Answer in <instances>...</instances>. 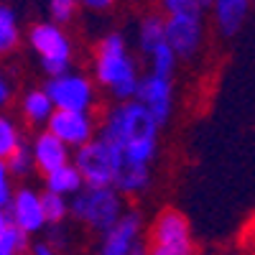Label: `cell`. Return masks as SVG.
Here are the masks:
<instances>
[{"mask_svg": "<svg viewBox=\"0 0 255 255\" xmlns=\"http://www.w3.org/2000/svg\"><path fill=\"white\" fill-rule=\"evenodd\" d=\"M158 135L161 128L135 100L113 105L100 125V138L120 153L123 163L151 166L158 156Z\"/></svg>", "mask_w": 255, "mask_h": 255, "instance_id": "cell-1", "label": "cell"}, {"mask_svg": "<svg viewBox=\"0 0 255 255\" xmlns=\"http://www.w3.org/2000/svg\"><path fill=\"white\" fill-rule=\"evenodd\" d=\"M92 69H95L92 82H97L102 90H108L118 102L133 100L140 72L133 54L128 51V41L120 31H113L100 38V44L95 49Z\"/></svg>", "mask_w": 255, "mask_h": 255, "instance_id": "cell-2", "label": "cell"}, {"mask_svg": "<svg viewBox=\"0 0 255 255\" xmlns=\"http://www.w3.org/2000/svg\"><path fill=\"white\" fill-rule=\"evenodd\" d=\"M123 212L125 197H120L113 186H82L74 197H69V215L97 235L110 230Z\"/></svg>", "mask_w": 255, "mask_h": 255, "instance_id": "cell-3", "label": "cell"}, {"mask_svg": "<svg viewBox=\"0 0 255 255\" xmlns=\"http://www.w3.org/2000/svg\"><path fill=\"white\" fill-rule=\"evenodd\" d=\"M28 46L38 56L46 77H59L72 69V38L64 26H56L54 20H41L28 28Z\"/></svg>", "mask_w": 255, "mask_h": 255, "instance_id": "cell-4", "label": "cell"}, {"mask_svg": "<svg viewBox=\"0 0 255 255\" xmlns=\"http://www.w3.org/2000/svg\"><path fill=\"white\" fill-rule=\"evenodd\" d=\"M143 255H194V238L186 215L179 209H163L156 215Z\"/></svg>", "mask_w": 255, "mask_h": 255, "instance_id": "cell-5", "label": "cell"}, {"mask_svg": "<svg viewBox=\"0 0 255 255\" xmlns=\"http://www.w3.org/2000/svg\"><path fill=\"white\" fill-rule=\"evenodd\" d=\"M74 168L82 176L84 186H113L123 166L120 153L102 138H92L74 151Z\"/></svg>", "mask_w": 255, "mask_h": 255, "instance_id": "cell-6", "label": "cell"}, {"mask_svg": "<svg viewBox=\"0 0 255 255\" xmlns=\"http://www.w3.org/2000/svg\"><path fill=\"white\" fill-rule=\"evenodd\" d=\"M54 110H72V113H90L97 100V84L92 77L82 72H64L59 77H49L44 87Z\"/></svg>", "mask_w": 255, "mask_h": 255, "instance_id": "cell-7", "label": "cell"}, {"mask_svg": "<svg viewBox=\"0 0 255 255\" xmlns=\"http://www.w3.org/2000/svg\"><path fill=\"white\" fill-rule=\"evenodd\" d=\"M133 100L156 120L158 128H163L174 115V82H171V77H161L153 72L140 74Z\"/></svg>", "mask_w": 255, "mask_h": 255, "instance_id": "cell-8", "label": "cell"}, {"mask_svg": "<svg viewBox=\"0 0 255 255\" xmlns=\"http://www.w3.org/2000/svg\"><path fill=\"white\" fill-rule=\"evenodd\" d=\"M163 31H166V44L179 59L197 56L204 44V20L202 13L191 15H166L163 18Z\"/></svg>", "mask_w": 255, "mask_h": 255, "instance_id": "cell-9", "label": "cell"}, {"mask_svg": "<svg viewBox=\"0 0 255 255\" xmlns=\"http://www.w3.org/2000/svg\"><path fill=\"white\" fill-rule=\"evenodd\" d=\"M143 245V217L133 209H125L120 220L100 235L97 255H130Z\"/></svg>", "mask_w": 255, "mask_h": 255, "instance_id": "cell-10", "label": "cell"}, {"mask_svg": "<svg viewBox=\"0 0 255 255\" xmlns=\"http://www.w3.org/2000/svg\"><path fill=\"white\" fill-rule=\"evenodd\" d=\"M44 128L51 135H56L69 151L72 148L77 151L84 143H90L97 133V123L90 113H72V110H54Z\"/></svg>", "mask_w": 255, "mask_h": 255, "instance_id": "cell-11", "label": "cell"}, {"mask_svg": "<svg viewBox=\"0 0 255 255\" xmlns=\"http://www.w3.org/2000/svg\"><path fill=\"white\" fill-rule=\"evenodd\" d=\"M8 212V220L13 227H18L20 232L26 235H38V232L46 230V220H44V212H41V199H38V191L31 186H20L13 189V197L5 207Z\"/></svg>", "mask_w": 255, "mask_h": 255, "instance_id": "cell-12", "label": "cell"}, {"mask_svg": "<svg viewBox=\"0 0 255 255\" xmlns=\"http://www.w3.org/2000/svg\"><path fill=\"white\" fill-rule=\"evenodd\" d=\"M28 151H31V158H33V168H38L44 176L51 174L54 168H59V166L72 163V151L56 135H51L46 128L33 135Z\"/></svg>", "mask_w": 255, "mask_h": 255, "instance_id": "cell-13", "label": "cell"}, {"mask_svg": "<svg viewBox=\"0 0 255 255\" xmlns=\"http://www.w3.org/2000/svg\"><path fill=\"white\" fill-rule=\"evenodd\" d=\"M250 5H253V0H212L209 10H212L220 36L225 38L238 36L250 15Z\"/></svg>", "mask_w": 255, "mask_h": 255, "instance_id": "cell-14", "label": "cell"}, {"mask_svg": "<svg viewBox=\"0 0 255 255\" xmlns=\"http://www.w3.org/2000/svg\"><path fill=\"white\" fill-rule=\"evenodd\" d=\"M148 186H151V166L140 163H123L113 184L120 197H138Z\"/></svg>", "mask_w": 255, "mask_h": 255, "instance_id": "cell-15", "label": "cell"}, {"mask_svg": "<svg viewBox=\"0 0 255 255\" xmlns=\"http://www.w3.org/2000/svg\"><path fill=\"white\" fill-rule=\"evenodd\" d=\"M51 113H54V105H51L49 95L41 90V87L28 90L23 97H20V115L26 118V123L41 128V125H46V123H49Z\"/></svg>", "mask_w": 255, "mask_h": 255, "instance_id": "cell-16", "label": "cell"}, {"mask_svg": "<svg viewBox=\"0 0 255 255\" xmlns=\"http://www.w3.org/2000/svg\"><path fill=\"white\" fill-rule=\"evenodd\" d=\"M46 179V189L44 191H51V194H59V197H74L77 191L84 186L82 184V176H79V171L74 168V163H67V166H59V168H54L51 174H46L44 176Z\"/></svg>", "mask_w": 255, "mask_h": 255, "instance_id": "cell-17", "label": "cell"}, {"mask_svg": "<svg viewBox=\"0 0 255 255\" xmlns=\"http://www.w3.org/2000/svg\"><path fill=\"white\" fill-rule=\"evenodd\" d=\"M161 44H166V31H163V18L158 13H148L138 23V49L140 54H151Z\"/></svg>", "mask_w": 255, "mask_h": 255, "instance_id": "cell-18", "label": "cell"}, {"mask_svg": "<svg viewBox=\"0 0 255 255\" xmlns=\"http://www.w3.org/2000/svg\"><path fill=\"white\" fill-rule=\"evenodd\" d=\"M20 44V23L13 5L0 3V56H8Z\"/></svg>", "mask_w": 255, "mask_h": 255, "instance_id": "cell-19", "label": "cell"}, {"mask_svg": "<svg viewBox=\"0 0 255 255\" xmlns=\"http://www.w3.org/2000/svg\"><path fill=\"white\" fill-rule=\"evenodd\" d=\"M38 199H41V212H44L46 227L64 225V220L69 217V199L59 197V194H51V191H41Z\"/></svg>", "mask_w": 255, "mask_h": 255, "instance_id": "cell-20", "label": "cell"}, {"mask_svg": "<svg viewBox=\"0 0 255 255\" xmlns=\"http://www.w3.org/2000/svg\"><path fill=\"white\" fill-rule=\"evenodd\" d=\"M20 143H23V133H20L18 123L0 110V158L5 161Z\"/></svg>", "mask_w": 255, "mask_h": 255, "instance_id": "cell-21", "label": "cell"}, {"mask_svg": "<svg viewBox=\"0 0 255 255\" xmlns=\"http://www.w3.org/2000/svg\"><path fill=\"white\" fill-rule=\"evenodd\" d=\"M148 59H151V72L161 74V77H171L176 72V64H179V56L171 51L168 44H161L156 51L148 54Z\"/></svg>", "mask_w": 255, "mask_h": 255, "instance_id": "cell-22", "label": "cell"}, {"mask_svg": "<svg viewBox=\"0 0 255 255\" xmlns=\"http://www.w3.org/2000/svg\"><path fill=\"white\" fill-rule=\"evenodd\" d=\"M5 166H8V174H10V176H18V179H23V176H28V174L36 171V168H33V158H31V151H28L26 143H20L15 151L5 158Z\"/></svg>", "mask_w": 255, "mask_h": 255, "instance_id": "cell-23", "label": "cell"}, {"mask_svg": "<svg viewBox=\"0 0 255 255\" xmlns=\"http://www.w3.org/2000/svg\"><path fill=\"white\" fill-rule=\"evenodd\" d=\"M31 245V238L26 235V232H20L18 227L8 225L3 232H0V250H10V253H18L23 255Z\"/></svg>", "mask_w": 255, "mask_h": 255, "instance_id": "cell-24", "label": "cell"}, {"mask_svg": "<svg viewBox=\"0 0 255 255\" xmlns=\"http://www.w3.org/2000/svg\"><path fill=\"white\" fill-rule=\"evenodd\" d=\"M77 8L79 3L77 0H49V15L56 26H64L77 15Z\"/></svg>", "mask_w": 255, "mask_h": 255, "instance_id": "cell-25", "label": "cell"}, {"mask_svg": "<svg viewBox=\"0 0 255 255\" xmlns=\"http://www.w3.org/2000/svg\"><path fill=\"white\" fill-rule=\"evenodd\" d=\"M161 8L166 15H191V13H202L197 0H161Z\"/></svg>", "mask_w": 255, "mask_h": 255, "instance_id": "cell-26", "label": "cell"}, {"mask_svg": "<svg viewBox=\"0 0 255 255\" xmlns=\"http://www.w3.org/2000/svg\"><path fill=\"white\" fill-rule=\"evenodd\" d=\"M44 232H46V243H49L56 253L67 250L69 243H72V238H69V232H67V227H64V225H51V227H46Z\"/></svg>", "mask_w": 255, "mask_h": 255, "instance_id": "cell-27", "label": "cell"}, {"mask_svg": "<svg viewBox=\"0 0 255 255\" xmlns=\"http://www.w3.org/2000/svg\"><path fill=\"white\" fill-rule=\"evenodd\" d=\"M10 197H13V176L8 174L5 161L0 158V207H8Z\"/></svg>", "mask_w": 255, "mask_h": 255, "instance_id": "cell-28", "label": "cell"}, {"mask_svg": "<svg viewBox=\"0 0 255 255\" xmlns=\"http://www.w3.org/2000/svg\"><path fill=\"white\" fill-rule=\"evenodd\" d=\"M10 97H13V84H10V79L3 74V69H0V110H3L5 105L10 102Z\"/></svg>", "mask_w": 255, "mask_h": 255, "instance_id": "cell-29", "label": "cell"}, {"mask_svg": "<svg viewBox=\"0 0 255 255\" xmlns=\"http://www.w3.org/2000/svg\"><path fill=\"white\" fill-rule=\"evenodd\" d=\"M82 8H87L92 13H102V10H110L115 5V0H77Z\"/></svg>", "mask_w": 255, "mask_h": 255, "instance_id": "cell-30", "label": "cell"}, {"mask_svg": "<svg viewBox=\"0 0 255 255\" xmlns=\"http://www.w3.org/2000/svg\"><path fill=\"white\" fill-rule=\"evenodd\" d=\"M28 253H31V255H59V253H56V250H54V248H51L46 240L31 243V245H28Z\"/></svg>", "mask_w": 255, "mask_h": 255, "instance_id": "cell-31", "label": "cell"}, {"mask_svg": "<svg viewBox=\"0 0 255 255\" xmlns=\"http://www.w3.org/2000/svg\"><path fill=\"white\" fill-rule=\"evenodd\" d=\"M8 225H10V220H8V212H5V207H0V232H3Z\"/></svg>", "mask_w": 255, "mask_h": 255, "instance_id": "cell-32", "label": "cell"}, {"mask_svg": "<svg viewBox=\"0 0 255 255\" xmlns=\"http://www.w3.org/2000/svg\"><path fill=\"white\" fill-rule=\"evenodd\" d=\"M197 5H199V10L204 13V10H209V5H212V0H197Z\"/></svg>", "mask_w": 255, "mask_h": 255, "instance_id": "cell-33", "label": "cell"}, {"mask_svg": "<svg viewBox=\"0 0 255 255\" xmlns=\"http://www.w3.org/2000/svg\"><path fill=\"white\" fill-rule=\"evenodd\" d=\"M0 255H18V253H10V250H0Z\"/></svg>", "mask_w": 255, "mask_h": 255, "instance_id": "cell-34", "label": "cell"}]
</instances>
